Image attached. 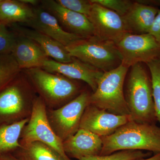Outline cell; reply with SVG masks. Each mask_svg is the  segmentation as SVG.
Masks as SVG:
<instances>
[{"instance_id": "cell-1", "label": "cell", "mask_w": 160, "mask_h": 160, "mask_svg": "<svg viewBox=\"0 0 160 160\" xmlns=\"http://www.w3.org/2000/svg\"><path fill=\"white\" fill-rule=\"evenodd\" d=\"M102 139L103 147L100 155L123 150L160 152V127L156 124L130 121Z\"/></svg>"}, {"instance_id": "cell-2", "label": "cell", "mask_w": 160, "mask_h": 160, "mask_svg": "<svg viewBox=\"0 0 160 160\" xmlns=\"http://www.w3.org/2000/svg\"><path fill=\"white\" fill-rule=\"evenodd\" d=\"M22 71L48 109H57L64 106L83 91L76 80L42 68Z\"/></svg>"}, {"instance_id": "cell-3", "label": "cell", "mask_w": 160, "mask_h": 160, "mask_svg": "<svg viewBox=\"0 0 160 160\" xmlns=\"http://www.w3.org/2000/svg\"><path fill=\"white\" fill-rule=\"evenodd\" d=\"M38 95L22 71L0 91V126L29 118Z\"/></svg>"}, {"instance_id": "cell-4", "label": "cell", "mask_w": 160, "mask_h": 160, "mask_svg": "<svg viewBox=\"0 0 160 160\" xmlns=\"http://www.w3.org/2000/svg\"><path fill=\"white\" fill-rule=\"evenodd\" d=\"M125 98L131 121L155 124L157 121L151 76L142 63L132 66L126 83Z\"/></svg>"}, {"instance_id": "cell-5", "label": "cell", "mask_w": 160, "mask_h": 160, "mask_svg": "<svg viewBox=\"0 0 160 160\" xmlns=\"http://www.w3.org/2000/svg\"><path fill=\"white\" fill-rule=\"evenodd\" d=\"M128 69L122 64L104 72L95 91L90 95V104L113 114L130 116L123 89Z\"/></svg>"}, {"instance_id": "cell-6", "label": "cell", "mask_w": 160, "mask_h": 160, "mask_svg": "<svg viewBox=\"0 0 160 160\" xmlns=\"http://www.w3.org/2000/svg\"><path fill=\"white\" fill-rule=\"evenodd\" d=\"M72 58L105 72L122 64V58L113 42L91 37L78 40L67 46Z\"/></svg>"}, {"instance_id": "cell-7", "label": "cell", "mask_w": 160, "mask_h": 160, "mask_svg": "<svg viewBox=\"0 0 160 160\" xmlns=\"http://www.w3.org/2000/svg\"><path fill=\"white\" fill-rule=\"evenodd\" d=\"M39 142L55 149L66 160H71L63 149V142L53 131L48 120L47 107L38 95L29 121L22 130L20 145Z\"/></svg>"}, {"instance_id": "cell-8", "label": "cell", "mask_w": 160, "mask_h": 160, "mask_svg": "<svg viewBox=\"0 0 160 160\" xmlns=\"http://www.w3.org/2000/svg\"><path fill=\"white\" fill-rule=\"evenodd\" d=\"M91 93L83 90L78 96L60 108H47V114L50 126L62 141L75 134L80 129L84 111L90 104Z\"/></svg>"}, {"instance_id": "cell-9", "label": "cell", "mask_w": 160, "mask_h": 160, "mask_svg": "<svg viewBox=\"0 0 160 160\" xmlns=\"http://www.w3.org/2000/svg\"><path fill=\"white\" fill-rule=\"evenodd\" d=\"M115 44L122 56V64L128 68L160 58V44L149 33L128 32Z\"/></svg>"}, {"instance_id": "cell-10", "label": "cell", "mask_w": 160, "mask_h": 160, "mask_svg": "<svg viewBox=\"0 0 160 160\" xmlns=\"http://www.w3.org/2000/svg\"><path fill=\"white\" fill-rule=\"evenodd\" d=\"M92 3L88 18L93 26L95 36L115 43L129 32L119 15L97 3Z\"/></svg>"}, {"instance_id": "cell-11", "label": "cell", "mask_w": 160, "mask_h": 160, "mask_svg": "<svg viewBox=\"0 0 160 160\" xmlns=\"http://www.w3.org/2000/svg\"><path fill=\"white\" fill-rule=\"evenodd\" d=\"M130 121L129 115L113 114L89 104L83 113L80 129L103 138L112 134Z\"/></svg>"}, {"instance_id": "cell-12", "label": "cell", "mask_w": 160, "mask_h": 160, "mask_svg": "<svg viewBox=\"0 0 160 160\" xmlns=\"http://www.w3.org/2000/svg\"><path fill=\"white\" fill-rule=\"evenodd\" d=\"M40 6L55 17L67 32L82 38L94 36L93 26L86 16L64 8L54 0L40 1Z\"/></svg>"}, {"instance_id": "cell-13", "label": "cell", "mask_w": 160, "mask_h": 160, "mask_svg": "<svg viewBox=\"0 0 160 160\" xmlns=\"http://www.w3.org/2000/svg\"><path fill=\"white\" fill-rule=\"evenodd\" d=\"M46 71L62 75L71 79L85 82L92 92L95 91L104 72L73 58L69 63H61L51 58L46 60L42 68Z\"/></svg>"}, {"instance_id": "cell-14", "label": "cell", "mask_w": 160, "mask_h": 160, "mask_svg": "<svg viewBox=\"0 0 160 160\" xmlns=\"http://www.w3.org/2000/svg\"><path fill=\"white\" fill-rule=\"evenodd\" d=\"M34 15L27 24L32 29L46 35L67 46L82 38L65 31L52 14L39 6L33 7Z\"/></svg>"}, {"instance_id": "cell-15", "label": "cell", "mask_w": 160, "mask_h": 160, "mask_svg": "<svg viewBox=\"0 0 160 160\" xmlns=\"http://www.w3.org/2000/svg\"><path fill=\"white\" fill-rule=\"evenodd\" d=\"M63 147L69 158L80 160L100 155L102 149V139L90 132L79 129L75 134L63 142Z\"/></svg>"}, {"instance_id": "cell-16", "label": "cell", "mask_w": 160, "mask_h": 160, "mask_svg": "<svg viewBox=\"0 0 160 160\" xmlns=\"http://www.w3.org/2000/svg\"><path fill=\"white\" fill-rule=\"evenodd\" d=\"M14 31L17 38L11 54L21 70L42 68L45 62L50 58L37 43Z\"/></svg>"}, {"instance_id": "cell-17", "label": "cell", "mask_w": 160, "mask_h": 160, "mask_svg": "<svg viewBox=\"0 0 160 160\" xmlns=\"http://www.w3.org/2000/svg\"><path fill=\"white\" fill-rule=\"evenodd\" d=\"M10 26L12 30L37 43L52 59L61 63H69L72 61L73 58L69 54L66 46L58 41L33 29L17 24Z\"/></svg>"}, {"instance_id": "cell-18", "label": "cell", "mask_w": 160, "mask_h": 160, "mask_svg": "<svg viewBox=\"0 0 160 160\" xmlns=\"http://www.w3.org/2000/svg\"><path fill=\"white\" fill-rule=\"evenodd\" d=\"M159 10L154 6L133 2L127 13L122 17L128 32L138 34L149 33Z\"/></svg>"}, {"instance_id": "cell-19", "label": "cell", "mask_w": 160, "mask_h": 160, "mask_svg": "<svg viewBox=\"0 0 160 160\" xmlns=\"http://www.w3.org/2000/svg\"><path fill=\"white\" fill-rule=\"evenodd\" d=\"M33 15V7L21 0H0V22L7 26L17 23L27 25Z\"/></svg>"}, {"instance_id": "cell-20", "label": "cell", "mask_w": 160, "mask_h": 160, "mask_svg": "<svg viewBox=\"0 0 160 160\" xmlns=\"http://www.w3.org/2000/svg\"><path fill=\"white\" fill-rule=\"evenodd\" d=\"M21 146L12 152L21 160H66L55 149L41 142Z\"/></svg>"}, {"instance_id": "cell-21", "label": "cell", "mask_w": 160, "mask_h": 160, "mask_svg": "<svg viewBox=\"0 0 160 160\" xmlns=\"http://www.w3.org/2000/svg\"><path fill=\"white\" fill-rule=\"evenodd\" d=\"M29 119L11 125L0 126V155L12 153L21 147V133Z\"/></svg>"}, {"instance_id": "cell-22", "label": "cell", "mask_w": 160, "mask_h": 160, "mask_svg": "<svg viewBox=\"0 0 160 160\" xmlns=\"http://www.w3.org/2000/svg\"><path fill=\"white\" fill-rule=\"evenodd\" d=\"M22 71L12 55L0 54V91Z\"/></svg>"}, {"instance_id": "cell-23", "label": "cell", "mask_w": 160, "mask_h": 160, "mask_svg": "<svg viewBox=\"0 0 160 160\" xmlns=\"http://www.w3.org/2000/svg\"><path fill=\"white\" fill-rule=\"evenodd\" d=\"M151 76L157 120L160 123V58L146 64Z\"/></svg>"}, {"instance_id": "cell-24", "label": "cell", "mask_w": 160, "mask_h": 160, "mask_svg": "<svg viewBox=\"0 0 160 160\" xmlns=\"http://www.w3.org/2000/svg\"><path fill=\"white\" fill-rule=\"evenodd\" d=\"M149 152L141 150H123L107 155H97L82 158L80 160H136L145 158L150 155Z\"/></svg>"}, {"instance_id": "cell-25", "label": "cell", "mask_w": 160, "mask_h": 160, "mask_svg": "<svg viewBox=\"0 0 160 160\" xmlns=\"http://www.w3.org/2000/svg\"><path fill=\"white\" fill-rule=\"evenodd\" d=\"M16 33L0 22V54H11L16 40Z\"/></svg>"}, {"instance_id": "cell-26", "label": "cell", "mask_w": 160, "mask_h": 160, "mask_svg": "<svg viewBox=\"0 0 160 160\" xmlns=\"http://www.w3.org/2000/svg\"><path fill=\"white\" fill-rule=\"evenodd\" d=\"M99 5L116 12L120 16L126 15L133 2L128 0H90Z\"/></svg>"}, {"instance_id": "cell-27", "label": "cell", "mask_w": 160, "mask_h": 160, "mask_svg": "<svg viewBox=\"0 0 160 160\" xmlns=\"http://www.w3.org/2000/svg\"><path fill=\"white\" fill-rule=\"evenodd\" d=\"M59 5L75 12L88 18L91 11L92 3L90 0H56Z\"/></svg>"}, {"instance_id": "cell-28", "label": "cell", "mask_w": 160, "mask_h": 160, "mask_svg": "<svg viewBox=\"0 0 160 160\" xmlns=\"http://www.w3.org/2000/svg\"><path fill=\"white\" fill-rule=\"evenodd\" d=\"M149 34L151 35L160 44V10H159L158 14L155 18L152 23Z\"/></svg>"}, {"instance_id": "cell-29", "label": "cell", "mask_w": 160, "mask_h": 160, "mask_svg": "<svg viewBox=\"0 0 160 160\" xmlns=\"http://www.w3.org/2000/svg\"><path fill=\"white\" fill-rule=\"evenodd\" d=\"M0 160H21L11 152L0 155Z\"/></svg>"}, {"instance_id": "cell-30", "label": "cell", "mask_w": 160, "mask_h": 160, "mask_svg": "<svg viewBox=\"0 0 160 160\" xmlns=\"http://www.w3.org/2000/svg\"><path fill=\"white\" fill-rule=\"evenodd\" d=\"M136 160H160V153H156L153 156L149 158H145L140 159Z\"/></svg>"}, {"instance_id": "cell-31", "label": "cell", "mask_w": 160, "mask_h": 160, "mask_svg": "<svg viewBox=\"0 0 160 160\" xmlns=\"http://www.w3.org/2000/svg\"><path fill=\"white\" fill-rule=\"evenodd\" d=\"M158 2L159 3L160 5V1H158Z\"/></svg>"}]
</instances>
